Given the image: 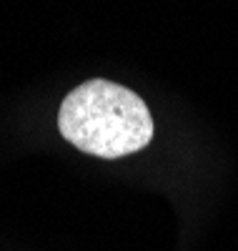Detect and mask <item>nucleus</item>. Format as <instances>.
<instances>
[{
	"instance_id": "obj_1",
	"label": "nucleus",
	"mask_w": 238,
	"mask_h": 251,
	"mask_svg": "<svg viewBox=\"0 0 238 251\" xmlns=\"http://www.w3.org/2000/svg\"><path fill=\"white\" fill-rule=\"evenodd\" d=\"M60 136L98 158L136 153L153 138L145 100L113 80L93 78L73 88L60 103Z\"/></svg>"
}]
</instances>
